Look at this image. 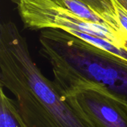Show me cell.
<instances>
[{"label":"cell","mask_w":127,"mask_h":127,"mask_svg":"<svg viewBox=\"0 0 127 127\" xmlns=\"http://www.w3.org/2000/svg\"><path fill=\"white\" fill-rule=\"evenodd\" d=\"M0 86L14 95L27 127H94L44 76L10 20L0 25Z\"/></svg>","instance_id":"obj_1"},{"label":"cell","mask_w":127,"mask_h":127,"mask_svg":"<svg viewBox=\"0 0 127 127\" xmlns=\"http://www.w3.org/2000/svg\"><path fill=\"white\" fill-rule=\"evenodd\" d=\"M39 42L63 95L92 84L127 104V60L60 29L42 30Z\"/></svg>","instance_id":"obj_2"},{"label":"cell","mask_w":127,"mask_h":127,"mask_svg":"<svg viewBox=\"0 0 127 127\" xmlns=\"http://www.w3.org/2000/svg\"><path fill=\"white\" fill-rule=\"evenodd\" d=\"M25 28L60 29L112 54L127 51V37L105 25L77 16L51 0H11Z\"/></svg>","instance_id":"obj_3"},{"label":"cell","mask_w":127,"mask_h":127,"mask_svg":"<svg viewBox=\"0 0 127 127\" xmlns=\"http://www.w3.org/2000/svg\"><path fill=\"white\" fill-rule=\"evenodd\" d=\"M64 96L94 127H127V104L97 86L80 85Z\"/></svg>","instance_id":"obj_4"},{"label":"cell","mask_w":127,"mask_h":127,"mask_svg":"<svg viewBox=\"0 0 127 127\" xmlns=\"http://www.w3.org/2000/svg\"><path fill=\"white\" fill-rule=\"evenodd\" d=\"M99 14L114 31L127 37V32L121 24L112 0H79Z\"/></svg>","instance_id":"obj_5"},{"label":"cell","mask_w":127,"mask_h":127,"mask_svg":"<svg viewBox=\"0 0 127 127\" xmlns=\"http://www.w3.org/2000/svg\"><path fill=\"white\" fill-rule=\"evenodd\" d=\"M0 127H27L17 104L0 89Z\"/></svg>","instance_id":"obj_6"},{"label":"cell","mask_w":127,"mask_h":127,"mask_svg":"<svg viewBox=\"0 0 127 127\" xmlns=\"http://www.w3.org/2000/svg\"><path fill=\"white\" fill-rule=\"evenodd\" d=\"M112 2L118 14L121 25L127 32V10L115 0H112Z\"/></svg>","instance_id":"obj_7"},{"label":"cell","mask_w":127,"mask_h":127,"mask_svg":"<svg viewBox=\"0 0 127 127\" xmlns=\"http://www.w3.org/2000/svg\"><path fill=\"white\" fill-rule=\"evenodd\" d=\"M117 2H118L124 8H125L127 10V0H115Z\"/></svg>","instance_id":"obj_8"}]
</instances>
